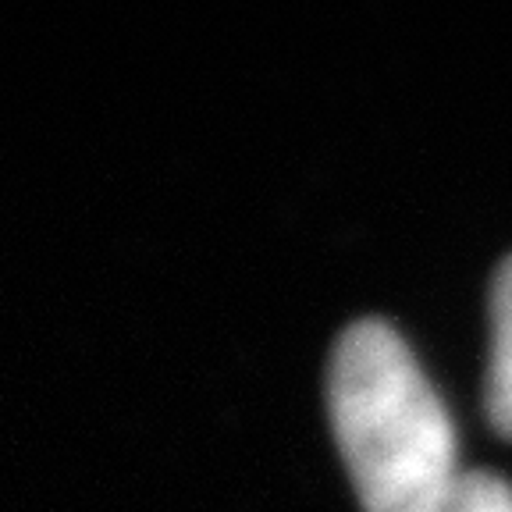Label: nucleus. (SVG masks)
Here are the masks:
<instances>
[{
    "instance_id": "obj_1",
    "label": "nucleus",
    "mask_w": 512,
    "mask_h": 512,
    "mask_svg": "<svg viewBox=\"0 0 512 512\" xmlns=\"http://www.w3.org/2000/svg\"><path fill=\"white\" fill-rule=\"evenodd\" d=\"M338 448L367 512H448L456 434L409 345L367 317L338 335L328 363Z\"/></svg>"
},
{
    "instance_id": "obj_2",
    "label": "nucleus",
    "mask_w": 512,
    "mask_h": 512,
    "mask_svg": "<svg viewBox=\"0 0 512 512\" xmlns=\"http://www.w3.org/2000/svg\"><path fill=\"white\" fill-rule=\"evenodd\" d=\"M488 416L502 438H512V256L491 281V374Z\"/></svg>"
},
{
    "instance_id": "obj_3",
    "label": "nucleus",
    "mask_w": 512,
    "mask_h": 512,
    "mask_svg": "<svg viewBox=\"0 0 512 512\" xmlns=\"http://www.w3.org/2000/svg\"><path fill=\"white\" fill-rule=\"evenodd\" d=\"M448 512H512V488L488 470H470L459 477Z\"/></svg>"
}]
</instances>
